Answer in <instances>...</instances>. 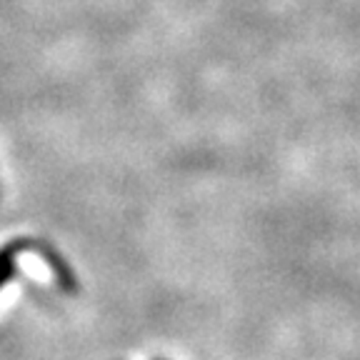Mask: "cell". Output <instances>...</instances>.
<instances>
[{"mask_svg": "<svg viewBox=\"0 0 360 360\" xmlns=\"http://www.w3.org/2000/svg\"><path fill=\"white\" fill-rule=\"evenodd\" d=\"M25 248H30V243H11L0 250V288L15 276V255L18 250H25Z\"/></svg>", "mask_w": 360, "mask_h": 360, "instance_id": "6da1fadb", "label": "cell"}]
</instances>
